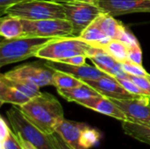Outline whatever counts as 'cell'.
Instances as JSON below:
<instances>
[{"instance_id":"6da1fadb","label":"cell","mask_w":150,"mask_h":149,"mask_svg":"<svg viewBox=\"0 0 150 149\" xmlns=\"http://www.w3.org/2000/svg\"><path fill=\"white\" fill-rule=\"evenodd\" d=\"M18 107L32 123L49 134L54 133L57 125L64 119V111L61 103L47 92H40Z\"/></svg>"},{"instance_id":"7a4b0ae2","label":"cell","mask_w":150,"mask_h":149,"mask_svg":"<svg viewBox=\"0 0 150 149\" xmlns=\"http://www.w3.org/2000/svg\"><path fill=\"white\" fill-rule=\"evenodd\" d=\"M7 119L14 133L37 149H56L53 134L47 133L32 123L17 105L6 112Z\"/></svg>"},{"instance_id":"3957f363","label":"cell","mask_w":150,"mask_h":149,"mask_svg":"<svg viewBox=\"0 0 150 149\" xmlns=\"http://www.w3.org/2000/svg\"><path fill=\"white\" fill-rule=\"evenodd\" d=\"M51 39L19 37L12 40L3 38L0 43V67L36 57L39 50Z\"/></svg>"},{"instance_id":"277c9868","label":"cell","mask_w":150,"mask_h":149,"mask_svg":"<svg viewBox=\"0 0 150 149\" xmlns=\"http://www.w3.org/2000/svg\"><path fill=\"white\" fill-rule=\"evenodd\" d=\"M5 15L27 20L66 19L63 4L54 0L25 1L8 8L5 11Z\"/></svg>"},{"instance_id":"5b68a950","label":"cell","mask_w":150,"mask_h":149,"mask_svg":"<svg viewBox=\"0 0 150 149\" xmlns=\"http://www.w3.org/2000/svg\"><path fill=\"white\" fill-rule=\"evenodd\" d=\"M93 46L83 40L80 37H65L51 39L37 53L36 57L47 61H61L64 59L86 55Z\"/></svg>"},{"instance_id":"8992f818","label":"cell","mask_w":150,"mask_h":149,"mask_svg":"<svg viewBox=\"0 0 150 149\" xmlns=\"http://www.w3.org/2000/svg\"><path fill=\"white\" fill-rule=\"evenodd\" d=\"M22 24L24 27V36L26 37L48 39L74 37L72 24L68 19H22Z\"/></svg>"},{"instance_id":"52a82bcc","label":"cell","mask_w":150,"mask_h":149,"mask_svg":"<svg viewBox=\"0 0 150 149\" xmlns=\"http://www.w3.org/2000/svg\"><path fill=\"white\" fill-rule=\"evenodd\" d=\"M62 4L66 19L72 24L74 37H79L83 30L104 12L96 3L76 1L62 3Z\"/></svg>"},{"instance_id":"ba28073f","label":"cell","mask_w":150,"mask_h":149,"mask_svg":"<svg viewBox=\"0 0 150 149\" xmlns=\"http://www.w3.org/2000/svg\"><path fill=\"white\" fill-rule=\"evenodd\" d=\"M54 70L45 63L33 62L18 66L11 71L4 73V76L12 79L30 82L40 88L45 86H54Z\"/></svg>"},{"instance_id":"9c48e42d","label":"cell","mask_w":150,"mask_h":149,"mask_svg":"<svg viewBox=\"0 0 150 149\" xmlns=\"http://www.w3.org/2000/svg\"><path fill=\"white\" fill-rule=\"evenodd\" d=\"M127 117L128 122L150 125V101L148 99L110 98Z\"/></svg>"},{"instance_id":"30bf717a","label":"cell","mask_w":150,"mask_h":149,"mask_svg":"<svg viewBox=\"0 0 150 149\" xmlns=\"http://www.w3.org/2000/svg\"><path fill=\"white\" fill-rule=\"evenodd\" d=\"M105 13L112 17L135 12H150V0H97Z\"/></svg>"},{"instance_id":"8fae6325","label":"cell","mask_w":150,"mask_h":149,"mask_svg":"<svg viewBox=\"0 0 150 149\" xmlns=\"http://www.w3.org/2000/svg\"><path fill=\"white\" fill-rule=\"evenodd\" d=\"M82 81L87 85L96 90L101 96L108 98L143 99L128 92L113 76H104L97 80H82Z\"/></svg>"},{"instance_id":"7c38bea8","label":"cell","mask_w":150,"mask_h":149,"mask_svg":"<svg viewBox=\"0 0 150 149\" xmlns=\"http://www.w3.org/2000/svg\"><path fill=\"white\" fill-rule=\"evenodd\" d=\"M45 64L49 68H53L54 70H58L67 74H70L81 80H97L104 76H112L103 72L97 67H92L87 64L76 66L53 61H47Z\"/></svg>"},{"instance_id":"4fadbf2b","label":"cell","mask_w":150,"mask_h":149,"mask_svg":"<svg viewBox=\"0 0 150 149\" xmlns=\"http://www.w3.org/2000/svg\"><path fill=\"white\" fill-rule=\"evenodd\" d=\"M88 127L84 123L63 119L57 125L54 133L59 134L72 149H86L81 143V138L83 133Z\"/></svg>"},{"instance_id":"5bb4252c","label":"cell","mask_w":150,"mask_h":149,"mask_svg":"<svg viewBox=\"0 0 150 149\" xmlns=\"http://www.w3.org/2000/svg\"><path fill=\"white\" fill-rule=\"evenodd\" d=\"M88 58L95 64V67L113 77L123 76L126 74L122 63L116 61L101 47H93L88 54Z\"/></svg>"},{"instance_id":"9a60e30c","label":"cell","mask_w":150,"mask_h":149,"mask_svg":"<svg viewBox=\"0 0 150 149\" xmlns=\"http://www.w3.org/2000/svg\"><path fill=\"white\" fill-rule=\"evenodd\" d=\"M77 104L101 114L114 118L118 120H120L121 122L128 121V119L125 113L108 97L99 96L80 101Z\"/></svg>"},{"instance_id":"2e32d148","label":"cell","mask_w":150,"mask_h":149,"mask_svg":"<svg viewBox=\"0 0 150 149\" xmlns=\"http://www.w3.org/2000/svg\"><path fill=\"white\" fill-rule=\"evenodd\" d=\"M95 22L110 40H120L123 34L127 30L120 21H118L112 16L105 12L101 13L95 19Z\"/></svg>"},{"instance_id":"e0dca14e","label":"cell","mask_w":150,"mask_h":149,"mask_svg":"<svg viewBox=\"0 0 150 149\" xmlns=\"http://www.w3.org/2000/svg\"><path fill=\"white\" fill-rule=\"evenodd\" d=\"M57 92L61 97L66 99L69 102L79 103L80 101L86 100L91 97L101 96L96 90L91 88L83 83V84L71 88V89H57Z\"/></svg>"},{"instance_id":"ac0fdd59","label":"cell","mask_w":150,"mask_h":149,"mask_svg":"<svg viewBox=\"0 0 150 149\" xmlns=\"http://www.w3.org/2000/svg\"><path fill=\"white\" fill-rule=\"evenodd\" d=\"M0 34L6 40L24 37L22 19L10 15L3 17L0 20Z\"/></svg>"},{"instance_id":"d6986e66","label":"cell","mask_w":150,"mask_h":149,"mask_svg":"<svg viewBox=\"0 0 150 149\" xmlns=\"http://www.w3.org/2000/svg\"><path fill=\"white\" fill-rule=\"evenodd\" d=\"M31 98L17 90L16 88L8 85L3 81H0V103L11 104L13 105L20 106L27 103Z\"/></svg>"},{"instance_id":"ffe728a7","label":"cell","mask_w":150,"mask_h":149,"mask_svg":"<svg viewBox=\"0 0 150 149\" xmlns=\"http://www.w3.org/2000/svg\"><path fill=\"white\" fill-rule=\"evenodd\" d=\"M79 37L85 42L97 47H101L111 40L107 37V35L101 30L95 20L83 30Z\"/></svg>"},{"instance_id":"44dd1931","label":"cell","mask_w":150,"mask_h":149,"mask_svg":"<svg viewBox=\"0 0 150 149\" xmlns=\"http://www.w3.org/2000/svg\"><path fill=\"white\" fill-rule=\"evenodd\" d=\"M121 123L122 129L126 134L150 146V125H142L128 121Z\"/></svg>"},{"instance_id":"7402d4cb","label":"cell","mask_w":150,"mask_h":149,"mask_svg":"<svg viewBox=\"0 0 150 149\" xmlns=\"http://www.w3.org/2000/svg\"><path fill=\"white\" fill-rule=\"evenodd\" d=\"M101 48H103L119 62L123 63L129 59V47L120 40H111L105 45L101 47Z\"/></svg>"},{"instance_id":"603a6c76","label":"cell","mask_w":150,"mask_h":149,"mask_svg":"<svg viewBox=\"0 0 150 149\" xmlns=\"http://www.w3.org/2000/svg\"><path fill=\"white\" fill-rule=\"evenodd\" d=\"M0 81H3L5 83H7L8 85H11V86L16 88L17 90H18L19 91H21L22 93H24L30 98H33L40 93V87L37 86L36 84L32 83L30 82L24 81V80L9 78V77L5 76L4 74H2L0 76Z\"/></svg>"},{"instance_id":"cb8c5ba5","label":"cell","mask_w":150,"mask_h":149,"mask_svg":"<svg viewBox=\"0 0 150 149\" xmlns=\"http://www.w3.org/2000/svg\"><path fill=\"white\" fill-rule=\"evenodd\" d=\"M53 80L54 86L56 89H71L83 84V82L81 79L58 70H54Z\"/></svg>"},{"instance_id":"d4e9b609","label":"cell","mask_w":150,"mask_h":149,"mask_svg":"<svg viewBox=\"0 0 150 149\" xmlns=\"http://www.w3.org/2000/svg\"><path fill=\"white\" fill-rule=\"evenodd\" d=\"M116 80L131 94L140 97V98H143V99H149L150 100L149 97H148L144 92L127 76V73L123 76H120V77H115Z\"/></svg>"},{"instance_id":"484cf974","label":"cell","mask_w":150,"mask_h":149,"mask_svg":"<svg viewBox=\"0 0 150 149\" xmlns=\"http://www.w3.org/2000/svg\"><path fill=\"white\" fill-rule=\"evenodd\" d=\"M122 68L125 73L131 75V76H148L149 73L145 70L142 65L138 64L130 59L127 60L122 63Z\"/></svg>"},{"instance_id":"4316f807","label":"cell","mask_w":150,"mask_h":149,"mask_svg":"<svg viewBox=\"0 0 150 149\" xmlns=\"http://www.w3.org/2000/svg\"><path fill=\"white\" fill-rule=\"evenodd\" d=\"M1 149H22L20 141L12 129H10L8 133L1 138Z\"/></svg>"},{"instance_id":"83f0119b","label":"cell","mask_w":150,"mask_h":149,"mask_svg":"<svg viewBox=\"0 0 150 149\" xmlns=\"http://www.w3.org/2000/svg\"><path fill=\"white\" fill-rule=\"evenodd\" d=\"M99 141V133L98 131L91 129L90 126L84 130L81 138V143L86 149L94 146Z\"/></svg>"},{"instance_id":"f1b7e54d","label":"cell","mask_w":150,"mask_h":149,"mask_svg":"<svg viewBox=\"0 0 150 149\" xmlns=\"http://www.w3.org/2000/svg\"><path fill=\"white\" fill-rule=\"evenodd\" d=\"M127 76L144 92V94L150 98V81L146 76H137L127 74Z\"/></svg>"},{"instance_id":"f546056e","label":"cell","mask_w":150,"mask_h":149,"mask_svg":"<svg viewBox=\"0 0 150 149\" xmlns=\"http://www.w3.org/2000/svg\"><path fill=\"white\" fill-rule=\"evenodd\" d=\"M128 57L131 61L142 65V52L140 46V43L129 47V54Z\"/></svg>"},{"instance_id":"4dcf8cb0","label":"cell","mask_w":150,"mask_h":149,"mask_svg":"<svg viewBox=\"0 0 150 149\" xmlns=\"http://www.w3.org/2000/svg\"><path fill=\"white\" fill-rule=\"evenodd\" d=\"M88 57L86 55H76V56H73V57H69L67 59H64L62 61H61V62L63 63H67V64H70V65H76V66H81V65H84L86 64V59Z\"/></svg>"},{"instance_id":"1f68e13d","label":"cell","mask_w":150,"mask_h":149,"mask_svg":"<svg viewBox=\"0 0 150 149\" xmlns=\"http://www.w3.org/2000/svg\"><path fill=\"white\" fill-rule=\"evenodd\" d=\"M25 1H30V0H0V14L4 15L8 8Z\"/></svg>"},{"instance_id":"d6a6232c","label":"cell","mask_w":150,"mask_h":149,"mask_svg":"<svg viewBox=\"0 0 150 149\" xmlns=\"http://www.w3.org/2000/svg\"><path fill=\"white\" fill-rule=\"evenodd\" d=\"M53 137L55 142L56 149H72L69 146L67 145V143L62 140V138L56 133H53Z\"/></svg>"},{"instance_id":"836d02e7","label":"cell","mask_w":150,"mask_h":149,"mask_svg":"<svg viewBox=\"0 0 150 149\" xmlns=\"http://www.w3.org/2000/svg\"><path fill=\"white\" fill-rule=\"evenodd\" d=\"M19 141H20V144H21V147H22V149H37L33 145H32L31 143L25 141V140L21 139V138H18Z\"/></svg>"},{"instance_id":"e575fe53","label":"cell","mask_w":150,"mask_h":149,"mask_svg":"<svg viewBox=\"0 0 150 149\" xmlns=\"http://www.w3.org/2000/svg\"><path fill=\"white\" fill-rule=\"evenodd\" d=\"M59 3H68V2H76V1H84V0H54Z\"/></svg>"},{"instance_id":"d590c367","label":"cell","mask_w":150,"mask_h":149,"mask_svg":"<svg viewBox=\"0 0 150 149\" xmlns=\"http://www.w3.org/2000/svg\"><path fill=\"white\" fill-rule=\"evenodd\" d=\"M85 2H88V3H96L97 0H84Z\"/></svg>"},{"instance_id":"8d00e7d4","label":"cell","mask_w":150,"mask_h":149,"mask_svg":"<svg viewBox=\"0 0 150 149\" xmlns=\"http://www.w3.org/2000/svg\"><path fill=\"white\" fill-rule=\"evenodd\" d=\"M147 77L149 78V80L150 81V74H149V75H148V76H147Z\"/></svg>"}]
</instances>
